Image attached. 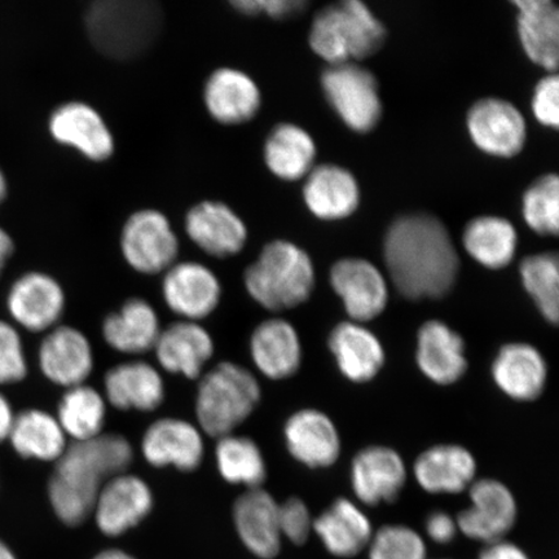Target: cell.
<instances>
[{
  "label": "cell",
  "instance_id": "1",
  "mask_svg": "<svg viewBox=\"0 0 559 559\" xmlns=\"http://www.w3.org/2000/svg\"><path fill=\"white\" fill-rule=\"evenodd\" d=\"M384 263L405 298L438 299L456 284L460 260L449 229L428 213L405 214L384 237Z\"/></svg>",
  "mask_w": 559,
  "mask_h": 559
},
{
  "label": "cell",
  "instance_id": "2",
  "mask_svg": "<svg viewBox=\"0 0 559 559\" xmlns=\"http://www.w3.org/2000/svg\"><path fill=\"white\" fill-rule=\"evenodd\" d=\"M132 460L134 450L120 435H102L68 445L48 481V499L56 516L70 527L86 522L102 488L126 473Z\"/></svg>",
  "mask_w": 559,
  "mask_h": 559
},
{
  "label": "cell",
  "instance_id": "3",
  "mask_svg": "<svg viewBox=\"0 0 559 559\" xmlns=\"http://www.w3.org/2000/svg\"><path fill=\"white\" fill-rule=\"evenodd\" d=\"M165 12L153 0H99L88 7L91 44L109 59L130 61L150 52L163 34Z\"/></svg>",
  "mask_w": 559,
  "mask_h": 559
},
{
  "label": "cell",
  "instance_id": "4",
  "mask_svg": "<svg viewBox=\"0 0 559 559\" xmlns=\"http://www.w3.org/2000/svg\"><path fill=\"white\" fill-rule=\"evenodd\" d=\"M317 283L311 257L295 242L274 240L264 245L243 275L245 288L258 305L270 311L295 309L312 295Z\"/></svg>",
  "mask_w": 559,
  "mask_h": 559
},
{
  "label": "cell",
  "instance_id": "5",
  "mask_svg": "<svg viewBox=\"0 0 559 559\" xmlns=\"http://www.w3.org/2000/svg\"><path fill=\"white\" fill-rule=\"evenodd\" d=\"M388 31L360 0L325 5L313 16L311 50L330 66L358 62L381 50Z\"/></svg>",
  "mask_w": 559,
  "mask_h": 559
},
{
  "label": "cell",
  "instance_id": "6",
  "mask_svg": "<svg viewBox=\"0 0 559 559\" xmlns=\"http://www.w3.org/2000/svg\"><path fill=\"white\" fill-rule=\"evenodd\" d=\"M261 393L260 383L247 368L222 361L199 384L195 415L200 428L213 438L233 435L253 414Z\"/></svg>",
  "mask_w": 559,
  "mask_h": 559
},
{
  "label": "cell",
  "instance_id": "7",
  "mask_svg": "<svg viewBox=\"0 0 559 559\" xmlns=\"http://www.w3.org/2000/svg\"><path fill=\"white\" fill-rule=\"evenodd\" d=\"M321 88L328 103L349 130L367 134L382 117L379 82L358 62L330 66L321 74Z\"/></svg>",
  "mask_w": 559,
  "mask_h": 559
},
{
  "label": "cell",
  "instance_id": "8",
  "mask_svg": "<svg viewBox=\"0 0 559 559\" xmlns=\"http://www.w3.org/2000/svg\"><path fill=\"white\" fill-rule=\"evenodd\" d=\"M121 251L131 269L144 275L166 272L179 255V240L167 216L155 209L131 214L121 233Z\"/></svg>",
  "mask_w": 559,
  "mask_h": 559
},
{
  "label": "cell",
  "instance_id": "9",
  "mask_svg": "<svg viewBox=\"0 0 559 559\" xmlns=\"http://www.w3.org/2000/svg\"><path fill=\"white\" fill-rule=\"evenodd\" d=\"M469 509L457 516V527L472 540L486 545L504 539L516 521V502L510 489L495 479L471 486Z\"/></svg>",
  "mask_w": 559,
  "mask_h": 559
},
{
  "label": "cell",
  "instance_id": "10",
  "mask_svg": "<svg viewBox=\"0 0 559 559\" xmlns=\"http://www.w3.org/2000/svg\"><path fill=\"white\" fill-rule=\"evenodd\" d=\"M330 282L355 323L373 320L386 309L389 289L380 270L361 258H345L333 264Z\"/></svg>",
  "mask_w": 559,
  "mask_h": 559
},
{
  "label": "cell",
  "instance_id": "11",
  "mask_svg": "<svg viewBox=\"0 0 559 559\" xmlns=\"http://www.w3.org/2000/svg\"><path fill=\"white\" fill-rule=\"evenodd\" d=\"M7 309L24 330L50 332L64 313V290L56 278L45 272H27L11 286L7 295Z\"/></svg>",
  "mask_w": 559,
  "mask_h": 559
},
{
  "label": "cell",
  "instance_id": "12",
  "mask_svg": "<svg viewBox=\"0 0 559 559\" xmlns=\"http://www.w3.org/2000/svg\"><path fill=\"white\" fill-rule=\"evenodd\" d=\"M467 130L479 150L496 157H514L526 143V122L514 105L488 97L473 105Z\"/></svg>",
  "mask_w": 559,
  "mask_h": 559
},
{
  "label": "cell",
  "instance_id": "13",
  "mask_svg": "<svg viewBox=\"0 0 559 559\" xmlns=\"http://www.w3.org/2000/svg\"><path fill=\"white\" fill-rule=\"evenodd\" d=\"M48 129L56 142L79 151L94 163H104L114 156V134L99 111L87 103L60 105L52 111Z\"/></svg>",
  "mask_w": 559,
  "mask_h": 559
},
{
  "label": "cell",
  "instance_id": "14",
  "mask_svg": "<svg viewBox=\"0 0 559 559\" xmlns=\"http://www.w3.org/2000/svg\"><path fill=\"white\" fill-rule=\"evenodd\" d=\"M153 493L146 481L132 474H120L102 488L94 508L97 527L116 537L128 533L150 515Z\"/></svg>",
  "mask_w": 559,
  "mask_h": 559
},
{
  "label": "cell",
  "instance_id": "15",
  "mask_svg": "<svg viewBox=\"0 0 559 559\" xmlns=\"http://www.w3.org/2000/svg\"><path fill=\"white\" fill-rule=\"evenodd\" d=\"M163 296L174 313L195 323L210 317L219 306L222 285L206 265L180 262L165 272Z\"/></svg>",
  "mask_w": 559,
  "mask_h": 559
},
{
  "label": "cell",
  "instance_id": "16",
  "mask_svg": "<svg viewBox=\"0 0 559 559\" xmlns=\"http://www.w3.org/2000/svg\"><path fill=\"white\" fill-rule=\"evenodd\" d=\"M38 365L48 381L70 389L85 384L93 372L94 349L73 326H55L39 346Z\"/></svg>",
  "mask_w": 559,
  "mask_h": 559
},
{
  "label": "cell",
  "instance_id": "17",
  "mask_svg": "<svg viewBox=\"0 0 559 559\" xmlns=\"http://www.w3.org/2000/svg\"><path fill=\"white\" fill-rule=\"evenodd\" d=\"M186 234L195 247L215 258L237 255L248 241L241 216L221 201H202L188 210Z\"/></svg>",
  "mask_w": 559,
  "mask_h": 559
},
{
  "label": "cell",
  "instance_id": "18",
  "mask_svg": "<svg viewBox=\"0 0 559 559\" xmlns=\"http://www.w3.org/2000/svg\"><path fill=\"white\" fill-rule=\"evenodd\" d=\"M405 480L404 461L389 447H367L353 461V489L362 504L376 507L381 502H394L400 498Z\"/></svg>",
  "mask_w": 559,
  "mask_h": 559
},
{
  "label": "cell",
  "instance_id": "19",
  "mask_svg": "<svg viewBox=\"0 0 559 559\" xmlns=\"http://www.w3.org/2000/svg\"><path fill=\"white\" fill-rule=\"evenodd\" d=\"M142 452L152 466L193 472L204 460V439L185 419L160 418L144 432Z\"/></svg>",
  "mask_w": 559,
  "mask_h": 559
},
{
  "label": "cell",
  "instance_id": "20",
  "mask_svg": "<svg viewBox=\"0 0 559 559\" xmlns=\"http://www.w3.org/2000/svg\"><path fill=\"white\" fill-rule=\"evenodd\" d=\"M204 103L214 121L239 126L253 120L262 107V94L255 81L242 70H214L204 86Z\"/></svg>",
  "mask_w": 559,
  "mask_h": 559
},
{
  "label": "cell",
  "instance_id": "21",
  "mask_svg": "<svg viewBox=\"0 0 559 559\" xmlns=\"http://www.w3.org/2000/svg\"><path fill=\"white\" fill-rule=\"evenodd\" d=\"M286 449L298 463L319 469L338 460L341 438L330 417L318 409H300L284 426Z\"/></svg>",
  "mask_w": 559,
  "mask_h": 559
},
{
  "label": "cell",
  "instance_id": "22",
  "mask_svg": "<svg viewBox=\"0 0 559 559\" xmlns=\"http://www.w3.org/2000/svg\"><path fill=\"white\" fill-rule=\"evenodd\" d=\"M278 507L263 488L248 489L234 506V522L245 547L255 557L272 559L282 549Z\"/></svg>",
  "mask_w": 559,
  "mask_h": 559
},
{
  "label": "cell",
  "instance_id": "23",
  "mask_svg": "<svg viewBox=\"0 0 559 559\" xmlns=\"http://www.w3.org/2000/svg\"><path fill=\"white\" fill-rule=\"evenodd\" d=\"M304 201L310 213L321 221H341L356 212L360 190L354 175L345 167L314 166L305 178Z\"/></svg>",
  "mask_w": 559,
  "mask_h": 559
},
{
  "label": "cell",
  "instance_id": "24",
  "mask_svg": "<svg viewBox=\"0 0 559 559\" xmlns=\"http://www.w3.org/2000/svg\"><path fill=\"white\" fill-rule=\"evenodd\" d=\"M250 355L267 379H289L302 365V345L296 328L284 319L264 320L251 334Z\"/></svg>",
  "mask_w": 559,
  "mask_h": 559
},
{
  "label": "cell",
  "instance_id": "25",
  "mask_svg": "<svg viewBox=\"0 0 559 559\" xmlns=\"http://www.w3.org/2000/svg\"><path fill=\"white\" fill-rule=\"evenodd\" d=\"M155 352L166 372L195 380L213 358L214 341L205 328L183 320L160 332Z\"/></svg>",
  "mask_w": 559,
  "mask_h": 559
},
{
  "label": "cell",
  "instance_id": "26",
  "mask_svg": "<svg viewBox=\"0 0 559 559\" xmlns=\"http://www.w3.org/2000/svg\"><path fill=\"white\" fill-rule=\"evenodd\" d=\"M416 359L421 372L438 384L456 383L467 369L464 340L438 320L418 331Z\"/></svg>",
  "mask_w": 559,
  "mask_h": 559
},
{
  "label": "cell",
  "instance_id": "27",
  "mask_svg": "<svg viewBox=\"0 0 559 559\" xmlns=\"http://www.w3.org/2000/svg\"><path fill=\"white\" fill-rule=\"evenodd\" d=\"M492 377L502 393L513 400L535 401L542 395L547 383V361L534 346L509 344L496 356Z\"/></svg>",
  "mask_w": 559,
  "mask_h": 559
},
{
  "label": "cell",
  "instance_id": "28",
  "mask_svg": "<svg viewBox=\"0 0 559 559\" xmlns=\"http://www.w3.org/2000/svg\"><path fill=\"white\" fill-rule=\"evenodd\" d=\"M524 52L536 66L559 72V5L551 0H515Z\"/></svg>",
  "mask_w": 559,
  "mask_h": 559
},
{
  "label": "cell",
  "instance_id": "29",
  "mask_svg": "<svg viewBox=\"0 0 559 559\" xmlns=\"http://www.w3.org/2000/svg\"><path fill=\"white\" fill-rule=\"evenodd\" d=\"M105 396L117 409L156 411L165 400L163 377L145 361H129L108 370Z\"/></svg>",
  "mask_w": 559,
  "mask_h": 559
},
{
  "label": "cell",
  "instance_id": "30",
  "mask_svg": "<svg viewBox=\"0 0 559 559\" xmlns=\"http://www.w3.org/2000/svg\"><path fill=\"white\" fill-rule=\"evenodd\" d=\"M328 345L341 373L349 381L368 382L383 367L384 352L380 340L355 321H346L335 326Z\"/></svg>",
  "mask_w": 559,
  "mask_h": 559
},
{
  "label": "cell",
  "instance_id": "31",
  "mask_svg": "<svg viewBox=\"0 0 559 559\" xmlns=\"http://www.w3.org/2000/svg\"><path fill=\"white\" fill-rule=\"evenodd\" d=\"M477 463L461 445L431 447L415 463L418 485L430 493H460L474 484Z\"/></svg>",
  "mask_w": 559,
  "mask_h": 559
},
{
  "label": "cell",
  "instance_id": "32",
  "mask_svg": "<svg viewBox=\"0 0 559 559\" xmlns=\"http://www.w3.org/2000/svg\"><path fill=\"white\" fill-rule=\"evenodd\" d=\"M314 533L331 555L352 558L369 547L372 524L353 501L338 499L313 521Z\"/></svg>",
  "mask_w": 559,
  "mask_h": 559
},
{
  "label": "cell",
  "instance_id": "33",
  "mask_svg": "<svg viewBox=\"0 0 559 559\" xmlns=\"http://www.w3.org/2000/svg\"><path fill=\"white\" fill-rule=\"evenodd\" d=\"M160 332L157 312L142 298L129 299L103 324L105 342L122 354L138 355L155 349Z\"/></svg>",
  "mask_w": 559,
  "mask_h": 559
},
{
  "label": "cell",
  "instance_id": "34",
  "mask_svg": "<svg viewBox=\"0 0 559 559\" xmlns=\"http://www.w3.org/2000/svg\"><path fill=\"white\" fill-rule=\"evenodd\" d=\"M317 153L310 132L289 122L276 124L263 146L265 166L284 181L305 179L314 167Z\"/></svg>",
  "mask_w": 559,
  "mask_h": 559
},
{
  "label": "cell",
  "instance_id": "35",
  "mask_svg": "<svg viewBox=\"0 0 559 559\" xmlns=\"http://www.w3.org/2000/svg\"><path fill=\"white\" fill-rule=\"evenodd\" d=\"M20 457L56 463L68 449V438L58 418L46 411L20 412L9 438Z\"/></svg>",
  "mask_w": 559,
  "mask_h": 559
},
{
  "label": "cell",
  "instance_id": "36",
  "mask_svg": "<svg viewBox=\"0 0 559 559\" xmlns=\"http://www.w3.org/2000/svg\"><path fill=\"white\" fill-rule=\"evenodd\" d=\"M463 243L474 261L501 270L514 260L519 235L512 223L500 216H479L467 223Z\"/></svg>",
  "mask_w": 559,
  "mask_h": 559
},
{
  "label": "cell",
  "instance_id": "37",
  "mask_svg": "<svg viewBox=\"0 0 559 559\" xmlns=\"http://www.w3.org/2000/svg\"><path fill=\"white\" fill-rule=\"evenodd\" d=\"M107 403L99 391L87 384L67 389L58 405V421L67 438L86 442L103 435Z\"/></svg>",
  "mask_w": 559,
  "mask_h": 559
},
{
  "label": "cell",
  "instance_id": "38",
  "mask_svg": "<svg viewBox=\"0 0 559 559\" xmlns=\"http://www.w3.org/2000/svg\"><path fill=\"white\" fill-rule=\"evenodd\" d=\"M215 460L222 478L230 485H242L248 489L261 488L267 478V467L260 445L248 437L230 435L218 439Z\"/></svg>",
  "mask_w": 559,
  "mask_h": 559
},
{
  "label": "cell",
  "instance_id": "39",
  "mask_svg": "<svg viewBox=\"0 0 559 559\" xmlns=\"http://www.w3.org/2000/svg\"><path fill=\"white\" fill-rule=\"evenodd\" d=\"M521 277L543 318L559 326V269L551 251L524 258Z\"/></svg>",
  "mask_w": 559,
  "mask_h": 559
},
{
  "label": "cell",
  "instance_id": "40",
  "mask_svg": "<svg viewBox=\"0 0 559 559\" xmlns=\"http://www.w3.org/2000/svg\"><path fill=\"white\" fill-rule=\"evenodd\" d=\"M523 218L543 236L559 237V175L536 179L523 194Z\"/></svg>",
  "mask_w": 559,
  "mask_h": 559
},
{
  "label": "cell",
  "instance_id": "41",
  "mask_svg": "<svg viewBox=\"0 0 559 559\" xmlns=\"http://www.w3.org/2000/svg\"><path fill=\"white\" fill-rule=\"evenodd\" d=\"M369 559H426V545L409 527L384 526L370 540Z\"/></svg>",
  "mask_w": 559,
  "mask_h": 559
},
{
  "label": "cell",
  "instance_id": "42",
  "mask_svg": "<svg viewBox=\"0 0 559 559\" xmlns=\"http://www.w3.org/2000/svg\"><path fill=\"white\" fill-rule=\"evenodd\" d=\"M27 376L23 340L15 326L0 320V386L15 384Z\"/></svg>",
  "mask_w": 559,
  "mask_h": 559
},
{
  "label": "cell",
  "instance_id": "43",
  "mask_svg": "<svg viewBox=\"0 0 559 559\" xmlns=\"http://www.w3.org/2000/svg\"><path fill=\"white\" fill-rule=\"evenodd\" d=\"M278 522L283 539L285 537L296 545H304L313 528L310 510L298 498H289L280 504Z\"/></svg>",
  "mask_w": 559,
  "mask_h": 559
},
{
  "label": "cell",
  "instance_id": "44",
  "mask_svg": "<svg viewBox=\"0 0 559 559\" xmlns=\"http://www.w3.org/2000/svg\"><path fill=\"white\" fill-rule=\"evenodd\" d=\"M230 5L245 16L265 15L275 21H289L304 15L307 0H234Z\"/></svg>",
  "mask_w": 559,
  "mask_h": 559
},
{
  "label": "cell",
  "instance_id": "45",
  "mask_svg": "<svg viewBox=\"0 0 559 559\" xmlns=\"http://www.w3.org/2000/svg\"><path fill=\"white\" fill-rule=\"evenodd\" d=\"M536 120L547 128L559 130V72L537 83L533 97Z\"/></svg>",
  "mask_w": 559,
  "mask_h": 559
},
{
  "label": "cell",
  "instance_id": "46",
  "mask_svg": "<svg viewBox=\"0 0 559 559\" xmlns=\"http://www.w3.org/2000/svg\"><path fill=\"white\" fill-rule=\"evenodd\" d=\"M425 527L430 539L439 544L451 543L459 530L456 521L444 512L431 513L426 520Z\"/></svg>",
  "mask_w": 559,
  "mask_h": 559
},
{
  "label": "cell",
  "instance_id": "47",
  "mask_svg": "<svg viewBox=\"0 0 559 559\" xmlns=\"http://www.w3.org/2000/svg\"><path fill=\"white\" fill-rule=\"evenodd\" d=\"M478 559H528L524 551L504 540L486 545Z\"/></svg>",
  "mask_w": 559,
  "mask_h": 559
},
{
  "label": "cell",
  "instance_id": "48",
  "mask_svg": "<svg viewBox=\"0 0 559 559\" xmlns=\"http://www.w3.org/2000/svg\"><path fill=\"white\" fill-rule=\"evenodd\" d=\"M15 416L9 400L0 393V443L10 438Z\"/></svg>",
  "mask_w": 559,
  "mask_h": 559
},
{
  "label": "cell",
  "instance_id": "49",
  "mask_svg": "<svg viewBox=\"0 0 559 559\" xmlns=\"http://www.w3.org/2000/svg\"><path fill=\"white\" fill-rule=\"evenodd\" d=\"M13 250H15V243H13L12 237L0 227V276H2L5 263L9 262Z\"/></svg>",
  "mask_w": 559,
  "mask_h": 559
},
{
  "label": "cell",
  "instance_id": "50",
  "mask_svg": "<svg viewBox=\"0 0 559 559\" xmlns=\"http://www.w3.org/2000/svg\"><path fill=\"white\" fill-rule=\"evenodd\" d=\"M94 559H136L126 551L120 549H108L103 550L102 554L97 555Z\"/></svg>",
  "mask_w": 559,
  "mask_h": 559
},
{
  "label": "cell",
  "instance_id": "51",
  "mask_svg": "<svg viewBox=\"0 0 559 559\" xmlns=\"http://www.w3.org/2000/svg\"><path fill=\"white\" fill-rule=\"evenodd\" d=\"M0 559H17L13 551L7 547L3 542H0Z\"/></svg>",
  "mask_w": 559,
  "mask_h": 559
},
{
  "label": "cell",
  "instance_id": "52",
  "mask_svg": "<svg viewBox=\"0 0 559 559\" xmlns=\"http://www.w3.org/2000/svg\"><path fill=\"white\" fill-rule=\"evenodd\" d=\"M5 195H7V180H5V175L4 173L2 171V169H0V205H2V202L4 201L5 199Z\"/></svg>",
  "mask_w": 559,
  "mask_h": 559
},
{
  "label": "cell",
  "instance_id": "53",
  "mask_svg": "<svg viewBox=\"0 0 559 559\" xmlns=\"http://www.w3.org/2000/svg\"><path fill=\"white\" fill-rule=\"evenodd\" d=\"M551 254H554L555 261L559 269V251H551Z\"/></svg>",
  "mask_w": 559,
  "mask_h": 559
}]
</instances>
